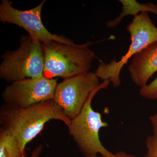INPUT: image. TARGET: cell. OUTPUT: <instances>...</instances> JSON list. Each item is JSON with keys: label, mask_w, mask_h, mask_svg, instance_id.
I'll list each match as a JSON object with an SVG mask.
<instances>
[{"label": "cell", "mask_w": 157, "mask_h": 157, "mask_svg": "<svg viewBox=\"0 0 157 157\" xmlns=\"http://www.w3.org/2000/svg\"><path fill=\"white\" fill-rule=\"evenodd\" d=\"M119 2L122 5L121 12L115 19L109 21L106 23L108 28L116 27L124 17L128 15H132L135 17L143 12H151L157 15L155 5L151 2L140 4L136 0H119Z\"/></svg>", "instance_id": "obj_10"}, {"label": "cell", "mask_w": 157, "mask_h": 157, "mask_svg": "<svg viewBox=\"0 0 157 157\" xmlns=\"http://www.w3.org/2000/svg\"><path fill=\"white\" fill-rule=\"evenodd\" d=\"M42 148L43 146L42 144H39L38 147L34 149L30 157H40L42 151Z\"/></svg>", "instance_id": "obj_15"}, {"label": "cell", "mask_w": 157, "mask_h": 157, "mask_svg": "<svg viewBox=\"0 0 157 157\" xmlns=\"http://www.w3.org/2000/svg\"><path fill=\"white\" fill-rule=\"evenodd\" d=\"M99 82L91 72L66 78L58 83L53 101L71 120L81 112L91 94L101 84Z\"/></svg>", "instance_id": "obj_6"}, {"label": "cell", "mask_w": 157, "mask_h": 157, "mask_svg": "<svg viewBox=\"0 0 157 157\" xmlns=\"http://www.w3.org/2000/svg\"><path fill=\"white\" fill-rule=\"evenodd\" d=\"M52 120L61 121L67 127L71 121L53 100L25 108L5 104L0 111L1 125L14 134L23 153L27 144Z\"/></svg>", "instance_id": "obj_1"}, {"label": "cell", "mask_w": 157, "mask_h": 157, "mask_svg": "<svg viewBox=\"0 0 157 157\" xmlns=\"http://www.w3.org/2000/svg\"><path fill=\"white\" fill-rule=\"evenodd\" d=\"M16 50L3 55L0 65V77L12 82L26 78L43 76L44 58L41 43L28 36H23Z\"/></svg>", "instance_id": "obj_4"}, {"label": "cell", "mask_w": 157, "mask_h": 157, "mask_svg": "<svg viewBox=\"0 0 157 157\" xmlns=\"http://www.w3.org/2000/svg\"><path fill=\"white\" fill-rule=\"evenodd\" d=\"M128 69L134 84L140 88L146 85L157 72V42L134 56Z\"/></svg>", "instance_id": "obj_9"}, {"label": "cell", "mask_w": 157, "mask_h": 157, "mask_svg": "<svg viewBox=\"0 0 157 157\" xmlns=\"http://www.w3.org/2000/svg\"><path fill=\"white\" fill-rule=\"evenodd\" d=\"M100 157H104L101 156ZM111 157H136L134 155L127 153L124 151H119L115 154H113V156Z\"/></svg>", "instance_id": "obj_16"}, {"label": "cell", "mask_w": 157, "mask_h": 157, "mask_svg": "<svg viewBox=\"0 0 157 157\" xmlns=\"http://www.w3.org/2000/svg\"><path fill=\"white\" fill-rule=\"evenodd\" d=\"M127 30L130 34L131 43L126 53L118 61L114 59L106 64L100 60V64L94 72L99 79L109 80L115 87L120 86L121 72L130 59L147 45L157 42V27L148 12H141L134 17L127 26Z\"/></svg>", "instance_id": "obj_5"}, {"label": "cell", "mask_w": 157, "mask_h": 157, "mask_svg": "<svg viewBox=\"0 0 157 157\" xmlns=\"http://www.w3.org/2000/svg\"><path fill=\"white\" fill-rule=\"evenodd\" d=\"M92 42L68 45L51 41L41 43L44 58L43 76L67 78L89 72L96 56L88 48Z\"/></svg>", "instance_id": "obj_2"}, {"label": "cell", "mask_w": 157, "mask_h": 157, "mask_svg": "<svg viewBox=\"0 0 157 157\" xmlns=\"http://www.w3.org/2000/svg\"><path fill=\"white\" fill-rule=\"evenodd\" d=\"M0 157H25L14 134L3 127L0 129Z\"/></svg>", "instance_id": "obj_11"}, {"label": "cell", "mask_w": 157, "mask_h": 157, "mask_svg": "<svg viewBox=\"0 0 157 157\" xmlns=\"http://www.w3.org/2000/svg\"><path fill=\"white\" fill-rule=\"evenodd\" d=\"M56 78H26L12 82L2 94L5 104L25 108L53 100L58 84Z\"/></svg>", "instance_id": "obj_8"}, {"label": "cell", "mask_w": 157, "mask_h": 157, "mask_svg": "<svg viewBox=\"0 0 157 157\" xmlns=\"http://www.w3.org/2000/svg\"><path fill=\"white\" fill-rule=\"evenodd\" d=\"M150 122L153 131V134L157 135V112L149 117Z\"/></svg>", "instance_id": "obj_14"}, {"label": "cell", "mask_w": 157, "mask_h": 157, "mask_svg": "<svg viewBox=\"0 0 157 157\" xmlns=\"http://www.w3.org/2000/svg\"><path fill=\"white\" fill-rule=\"evenodd\" d=\"M45 2L42 1L33 9L22 11L14 8L9 0H2L0 5V21L22 28L30 36L41 43L56 41L68 45L75 44L66 37L51 33L45 27L41 18L42 7Z\"/></svg>", "instance_id": "obj_7"}, {"label": "cell", "mask_w": 157, "mask_h": 157, "mask_svg": "<svg viewBox=\"0 0 157 157\" xmlns=\"http://www.w3.org/2000/svg\"><path fill=\"white\" fill-rule=\"evenodd\" d=\"M110 83L109 80L101 83L91 94L81 112L71 120L68 127L69 134L84 157H98V154L104 157L113 156L101 143L99 137L101 129L109 124L103 121L101 113L95 111L91 105L96 94L101 90L107 89Z\"/></svg>", "instance_id": "obj_3"}, {"label": "cell", "mask_w": 157, "mask_h": 157, "mask_svg": "<svg viewBox=\"0 0 157 157\" xmlns=\"http://www.w3.org/2000/svg\"><path fill=\"white\" fill-rule=\"evenodd\" d=\"M145 143L147 150L144 157H157V135H149Z\"/></svg>", "instance_id": "obj_13"}, {"label": "cell", "mask_w": 157, "mask_h": 157, "mask_svg": "<svg viewBox=\"0 0 157 157\" xmlns=\"http://www.w3.org/2000/svg\"><path fill=\"white\" fill-rule=\"evenodd\" d=\"M156 7L157 11V2H156V4H155Z\"/></svg>", "instance_id": "obj_17"}, {"label": "cell", "mask_w": 157, "mask_h": 157, "mask_svg": "<svg viewBox=\"0 0 157 157\" xmlns=\"http://www.w3.org/2000/svg\"><path fill=\"white\" fill-rule=\"evenodd\" d=\"M142 98L147 100H157V76L150 83L140 88L139 91Z\"/></svg>", "instance_id": "obj_12"}]
</instances>
